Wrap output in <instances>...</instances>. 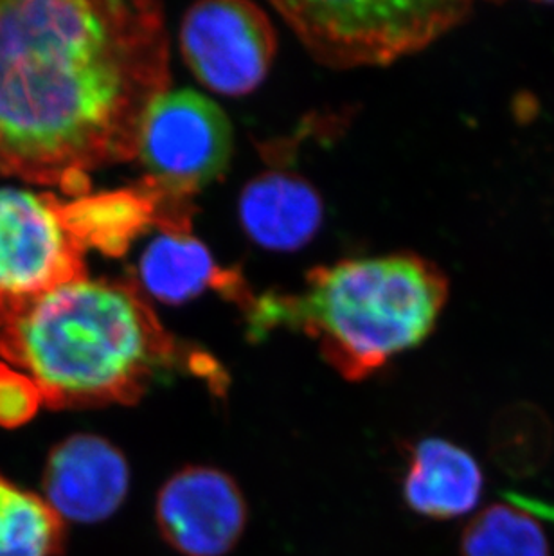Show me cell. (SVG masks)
<instances>
[{
	"label": "cell",
	"instance_id": "1",
	"mask_svg": "<svg viewBox=\"0 0 554 556\" xmlns=\"http://www.w3.org/2000/svg\"><path fill=\"white\" fill-rule=\"evenodd\" d=\"M167 87L159 2H0V174L84 197L90 172L136 159Z\"/></svg>",
	"mask_w": 554,
	"mask_h": 556
},
{
	"label": "cell",
	"instance_id": "13",
	"mask_svg": "<svg viewBox=\"0 0 554 556\" xmlns=\"http://www.w3.org/2000/svg\"><path fill=\"white\" fill-rule=\"evenodd\" d=\"M63 546L65 520L0 473V556H60Z\"/></svg>",
	"mask_w": 554,
	"mask_h": 556
},
{
	"label": "cell",
	"instance_id": "14",
	"mask_svg": "<svg viewBox=\"0 0 554 556\" xmlns=\"http://www.w3.org/2000/svg\"><path fill=\"white\" fill-rule=\"evenodd\" d=\"M461 556H550V542L531 515L493 504L466 526Z\"/></svg>",
	"mask_w": 554,
	"mask_h": 556
},
{
	"label": "cell",
	"instance_id": "8",
	"mask_svg": "<svg viewBox=\"0 0 554 556\" xmlns=\"http://www.w3.org/2000/svg\"><path fill=\"white\" fill-rule=\"evenodd\" d=\"M249 509L240 484L210 465H188L164 481L155 498L163 541L182 556H225L245 533Z\"/></svg>",
	"mask_w": 554,
	"mask_h": 556
},
{
	"label": "cell",
	"instance_id": "7",
	"mask_svg": "<svg viewBox=\"0 0 554 556\" xmlns=\"http://www.w3.org/2000/svg\"><path fill=\"white\" fill-rule=\"evenodd\" d=\"M276 43L267 13L245 0H204L180 24L184 62L216 94L256 90L273 67Z\"/></svg>",
	"mask_w": 554,
	"mask_h": 556
},
{
	"label": "cell",
	"instance_id": "3",
	"mask_svg": "<svg viewBox=\"0 0 554 556\" xmlns=\"http://www.w3.org/2000/svg\"><path fill=\"white\" fill-rule=\"evenodd\" d=\"M449 279L411 252L315 267L298 292L251 294L243 303L251 336L303 331L340 377L358 382L430 336Z\"/></svg>",
	"mask_w": 554,
	"mask_h": 556
},
{
	"label": "cell",
	"instance_id": "5",
	"mask_svg": "<svg viewBox=\"0 0 554 556\" xmlns=\"http://www.w3.org/2000/svg\"><path fill=\"white\" fill-rule=\"evenodd\" d=\"M84 254L62 200L0 188V330L43 295L87 278Z\"/></svg>",
	"mask_w": 554,
	"mask_h": 556
},
{
	"label": "cell",
	"instance_id": "4",
	"mask_svg": "<svg viewBox=\"0 0 554 556\" xmlns=\"http://www.w3.org/2000/svg\"><path fill=\"white\" fill-rule=\"evenodd\" d=\"M317 62L331 68L388 65L418 53L470 16L468 2H273Z\"/></svg>",
	"mask_w": 554,
	"mask_h": 556
},
{
	"label": "cell",
	"instance_id": "2",
	"mask_svg": "<svg viewBox=\"0 0 554 556\" xmlns=\"http://www.w3.org/2000/svg\"><path fill=\"white\" fill-rule=\"evenodd\" d=\"M0 357L21 368L51 409L134 405L159 378L191 369L221 382L215 358L164 328L136 285L78 279L0 330Z\"/></svg>",
	"mask_w": 554,
	"mask_h": 556
},
{
	"label": "cell",
	"instance_id": "11",
	"mask_svg": "<svg viewBox=\"0 0 554 556\" xmlns=\"http://www.w3.org/2000/svg\"><path fill=\"white\" fill-rule=\"evenodd\" d=\"M484 478L476 457L443 438H425L411 451L403 479L408 508L427 519H457L481 501Z\"/></svg>",
	"mask_w": 554,
	"mask_h": 556
},
{
	"label": "cell",
	"instance_id": "6",
	"mask_svg": "<svg viewBox=\"0 0 554 556\" xmlns=\"http://www.w3.org/2000/svg\"><path fill=\"white\" fill-rule=\"evenodd\" d=\"M232 126L225 112L197 90H169L142 117L136 159L148 179L172 197L193 194L227 172Z\"/></svg>",
	"mask_w": 554,
	"mask_h": 556
},
{
	"label": "cell",
	"instance_id": "12",
	"mask_svg": "<svg viewBox=\"0 0 554 556\" xmlns=\"http://www.w3.org/2000/svg\"><path fill=\"white\" fill-rule=\"evenodd\" d=\"M139 278L153 300L182 305L207 289L222 290L243 305L251 292L232 270L216 265L210 249L191 231L161 229L139 262Z\"/></svg>",
	"mask_w": 554,
	"mask_h": 556
},
{
	"label": "cell",
	"instance_id": "16",
	"mask_svg": "<svg viewBox=\"0 0 554 556\" xmlns=\"http://www.w3.org/2000/svg\"><path fill=\"white\" fill-rule=\"evenodd\" d=\"M42 404L37 383L26 372L0 363V426L8 429L24 426Z\"/></svg>",
	"mask_w": 554,
	"mask_h": 556
},
{
	"label": "cell",
	"instance_id": "10",
	"mask_svg": "<svg viewBox=\"0 0 554 556\" xmlns=\"http://www.w3.org/2000/svg\"><path fill=\"white\" fill-rule=\"evenodd\" d=\"M238 216L247 237L268 251H298L319 232L325 205L301 175L265 172L241 191Z\"/></svg>",
	"mask_w": 554,
	"mask_h": 556
},
{
	"label": "cell",
	"instance_id": "9",
	"mask_svg": "<svg viewBox=\"0 0 554 556\" xmlns=\"http://www.w3.org/2000/svg\"><path fill=\"white\" fill-rule=\"evenodd\" d=\"M128 489V462L106 438L74 434L49 454L43 492L63 520L92 525L109 519L125 503Z\"/></svg>",
	"mask_w": 554,
	"mask_h": 556
},
{
	"label": "cell",
	"instance_id": "15",
	"mask_svg": "<svg viewBox=\"0 0 554 556\" xmlns=\"http://www.w3.org/2000/svg\"><path fill=\"white\" fill-rule=\"evenodd\" d=\"M493 462L512 478H531L550 462L553 429L539 409L518 405L499 416L492 431Z\"/></svg>",
	"mask_w": 554,
	"mask_h": 556
}]
</instances>
